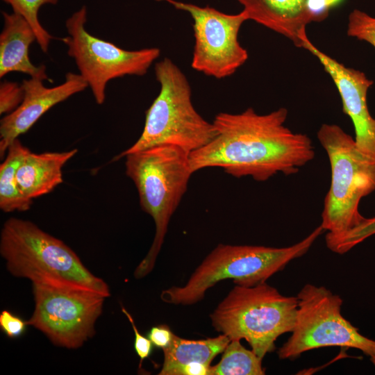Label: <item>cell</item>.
I'll use <instances>...</instances> for the list:
<instances>
[{
  "label": "cell",
  "instance_id": "6da1fadb",
  "mask_svg": "<svg viewBox=\"0 0 375 375\" xmlns=\"http://www.w3.org/2000/svg\"><path fill=\"white\" fill-rule=\"evenodd\" d=\"M288 114L285 108L263 115L252 108L237 114L218 113L212 121L217 136L190 153L193 173L221 167L232 176H251L259 182L278 173H297L315 153L307 135L285 126Z\"/></svg>",
  "mask_w": 375,
  "mask_h": 375
},
{
  "label": "cell",
  "instance_id": "7a4b0ae2",
  "mask_svg": "<svg viewBox=\"0 0 375 375\" xmlns=\"http://www.w3.org/2000/svg\"><path fill=\"white\" fill-rule=\"evenodd\" d=\"M0 254L12 276L32 283L110 295L108 285L88 270L70 247L30 221L11 217L4 222Z\"/></svg>",
  "mask_w": 375,
  "mask_h": 375
},
{
  "label": "cell",
  "instance_id": "3957f363",
  "mask_svg": "<svg viewBox=\"0 0 375 375\" xmlns=\"http://www.w3.org/2000/svg\"><path fill=\"white\" fill-rule=\"evenodd\" d=\"M190 153L172 145H159L126 154V174L134 183L142 209L153 219L156 233L134 276L142 278L153 269L172 216L188 190L193 172Z\"/></svg>",
  "mask_w": 375,
  "mask_h": 375
},
{
  "label": "cell",
  "instance_id": "277c9868",
  "mask_svg": "<svg viewBox=\"0 0 375 375\" xmlns=\"http://www.w3.org/2000/svg\"><path fill=\"white\" fill-rule=\"evenodd\" d=\"M324 231L319 226L299 242L282 248L219 244L184 285L164 290L160 298L171 304L192 305L223 280L231 279L236 285L247 287L265 283L290 261L306 253Z\"/></svg>",
  "mask_w": 375,
  "mask_h": 375
},
{
  "label": "cell",
  "instance_id": "5b68a950",
  "mask_svg": "<svg viewBox=\"0 0 375 375\" xmlns=\"http://www.w3.org/2000/svg\"><path fill=\"white\" fill-rule=\"evenodd\" d=\"M154 69L160 89L147 111L142 134L115 160L159 145L176 146L190 153L217 135L213 123L203 119L194 108L190 83L180 68L165 58L156 63Z\"/></svg>",
  "mask_w": 375,
  "mask_h": 375
},
{
  "label": "cell",
  "instance_id": "8992f818",
  "mask_svg": "<svg viewBox=\"0 0 375 375\" xmlns=\"http://www.w3.org/2000/svg\"><path fill=\"white\" fill-rule=\"evenodd\" d=\"M298 308L297 297H288L266 282L236 285L210 314L212 325L231 340L244 339L260 358L275 349V341L292 333Z\"/></svg>",
  "mask_w": 375,
  "mask_h": 375
},
{
  "label": "cell",
  "instance_id": "52a82bcc",
  "mask_svg": "<svg viewBox=\"0 0 375 375\" xmlns=\"http://www.w3.org/2000/svg\"><path fill=\"white\" fill-rule=\"evenodd\" d=\"M317 135L331 173L320 226L327 235H339L365 219L358 207L361 199L375 190V156L362 151L338 125L324 124Z\"/></svg>",
  "mask_w": 375,
  "mask_h": 375
},
{
  "label": "cell",
  "instance_id": "ba28073f",
  "mask_svg": "<svg viewBox=\"0 0 375 375\" xmlns=\"http://www.w3.org/2000/svg\"><path fill=\"white\" fill-rule=\"evenodd\" d=\"M295 326L278 356L293 360L301 353L322 347L353 348L375 356V340L359 333L341 314L342 299L323 286L306 284L297 296Z\"/></svg>",
  "mask_w": 375,
  "mask_h": 375
},
{
  "label": "cell",
  "instance_id": "9c48e42d",
  "mask_svg": "<svg viewBox=\"0 0 375 375\" xmlns=\"http://www.w3.org/2000/svg\"><path fill=\"white\" fill-rule=\"evenodd\" d=\"M86 22L87 8L83 6L66 20L68 35L62 41L90 88L96 102L103 104L110 81L126 75L144 76L160 56V50L157 47L123 49L89 33L85 28Z\"/></svg>",
  "mask_w": 375,
  "mask_h": 375
},
{
  "label": "cell",
  "instance_id": "30bf717a",
  "mask_svg": "<svg viewBox=\"0 0 375 375\" xmlns=\"http://www.w3.org/2000/svg\"><path fill=\"white\" fill-rule=\"evenodd\" d=\"M35 308L27 321L55 345L74 349L95 334L106 297L83 291L32 283Z\"/></svg>",
  "mask_w": 375,
  "mask_h": 375
},
{
  "label": "cell",
  "instance_id": "8fae6325",
  "mask_svg": "<svg viewBox=\"0 0 375 375\" xmlns=\"http://www.w3.org/2000/svg\"><path fill=\"white\" fill-rule=\"evenodd\" d=\"M156 1H165L191 16L195 41L191 66L194 70L221 79L233 75L247 60L248 52L238 40L240 29L248 20L243 10L226 14L210 6Z\"/></svg>",
  "mask_w": 375,
  "mask_h": 375
},
{
  "label": "cell",
  "instance_id": "7c38bea8",
  "mask_svg": "<svg viewBox=\"0 0 375 375\" xmlns=\"http://www.w3.org/2000/svg\"><path fill=\"white\" fill-rule=\"evenodd\" d=\"M301 48L314 55L333 81L341 97L343 112L351 119L354 140L363 151L375 156V117L367 106V92L373 81L357 69L347 67L320 51L308 38L301 37Z\"/></svg>",
  "mask_w": 375,
  "mask_h": 375
},
{
  "label": "cell",
  "instance_id": "4fadbf2b",
  "mask_svg": "<svg viewBox=\"0 0 375 375\" xmlns=\"http://www.w3.org/2000/svg\"><path fill=\"white\" fill-rule=\"evenodd\" d=\"M42 80L31 77L24 79V99L0 123V157L19 135L27 132L50 108L74 94L83 91L88 85L81 74L69 72L60 85L47 88Z\"/></svg>",
  "mask_w": 375,
  "mask_h": 375
},
{
  "label": "cell",
  "instance_id": "5bb4252c",
  "mask_svg": "<svg viewBox=\"0 0 375 375\" xmlns=\"http://www.w3.org/2000/svg\"><path fill=\"white\" fill-rule=\"evenodd\" d=\"M243 6L248 20L290 39L301 48V35L312 22L310 0H235Z\"/></svg>",
  "mask_w": 375,
  "mask_h": 375
},
{
  "label": "cell",
  "instance_id": "9a60e30c",
  "mask_svg": "<svg viewBox=\"0 0 375 375\" xmlns=\"http://www.w3.org/2000/svg\"><path fill=\"white\" fill-rule=\"evenodd\" d=\"M3 27L0 34V77L17 72L51 82L44 65H33L28 56L30 45L36 35L29 23L20 15L2 12Z\"/></svg>",
  "mask_w": 375,
  "mask_h": 375
},
{
  "label": "cell",
  "instance_id": "2e32d148",
  "mask_svg": "<svg viewBox=\"0 0 375 375\" xmlns=\"http://www.w3.org/2000/svg\"><path fill=\"white\" fill-rule=\"evenodd\" d=\"M77 151L76 149L42 153L29 151L16 173L21 192L33 200L52 192L63 182L62 169Z\"/></svg>",
  "mask_w": 375,
  "mask_h": 375
},
{
  "label": "cell",
  "instance_id": "e0dca14e",
  "mask_svg": "<svg viewBox=\"0 0 375 375\" xmlns=\"http://www.w3.org/2000/svg\"><path fill=\"white\" fill-rule=\"evenodd\" d=\"M231 340L221 334L203 340H188L174 333L170 344L163 350L164 361L160 375H172L177 368L191 362L210 365L212 360L222 353Z\"/></svg>",
  "mask_w": 375,
  "mask_h": 375
},
{
  "label": "cell",
  "instance_id": "ac0fdd59",
  "mask_svg": "<svg viewBox=\"0 0 375 375\" xmlns=\"http://www.w3.org/2000/svg\"><path fill=\"white\" fill-rule=\"evenodd\" d=\"M29 151L17 138L8 147L0 165V208L5 212L26 211L33 203L32 199L21 192L16 179L18 167Z\"/></svg>",
  "mask_w": 375,
  "mask_h": 375
},
{
  "label": "cell",
  "instance_id": "d6986e66",
  "mask_svg": "<svg viewBox=\"0 0 375 375\" xmlns=\"http://www.w3.org/2000/svg\"><path fill=\"white\" fill-rule=\"evenodd\" d=\"M262 358L242 345L240 340H231L220 361L210 367V375H264Z\"/></svg>",
  "mask_w": 375,
  "mask_h": 375
},
{
  "label": "cell",
  "instance_id": "ffe728a7",
  "mask_svg": "<svg viewBox=\"0 0 375 375\" xmlns=\"http://www.w3.org/2000/svg\"><path fill=\"white\" fill-rule=\"evenodd\" d=\"M10 5L13 12L22 16L33 28L36 42L44 53H47L52 35L42 26L38 18L40 8L45 4H56L58 0H3Z\"/></svg>",
  "mask_w": 375,
  "mask_h": 375
},
{
  "label": "cell",
  "instance_id": "44dd1931",
  "mask_svg": "<svg viewBox=\"0 0 375 375\" xmlns=\"http://www.w3.org/2000/svg\"><path fill=\"white\" fill-rule=\"evenodd\" d=\"M375 234V217L365 218L357 226L339 235H326L327 247L336 253L343 254Z\"/></svg>",
  "mask_w": 375,
  "mask_h": 375
},
{
  "label": "cell",
  "instance_id": "7402d4cb",
  "mask_svg": "<svg viewBox=\"0 0 375 375\" xmlns=\"http://www.w3.org/2000/svg\"><path fill=\"white\" fill-rule=\"evenodd\" d=\"M347 34L375 49V17L359 9L353 10L348 17Z\"/></svg>",
  "mask_w": 375,
  "mask_h": 375
},
{
  "label": "cell",
  "instance_id": "603a6c76",
  "mask_svg": "<svg viewBox=\"0 0 375 375\" xmlns=\"http://www.w3.org/2000/svg\"><path fill=\"white\" fill-rule=\"evenodd\" d=\"M24 92L22 85L4 81L0 85V113H10L22 103Z\"/></svg>",
  "mask_w": 375,
  "mask_h": 375
},
{
  "label": "cell",
  "instance_id": "cb8c5ba5",
  "mask_svg": "<svg viewBox=\"0 0 375 375\" xmlns=\"http://www.w3.org/2000/svg\"><path fill=\"white\" fill-rule=\"evenodd\" d=\"M27 321L15 315L9 310H3L0 313L1 330L10 338L22 336L26 330Z\"/></svg>",
  "mask_w": 375,
  "mask_h": 375
},
{
  "label": "cell",
  "instance_id": "d4e9b609",
  "mask_svg": "<svg viewBox=\"0 0 375 375\" xmlns=\"http://www.w3.org/2000/svg\"><path fill=\"white\" fill-rule=\"evenodd\" d=\"M122 312L128 318L133 328L135 335L134 349L137 355L140 358V367H141L144 360L147 358L151 353L153 344L148 337H145L140 333L135 324L133 317L123 306H122Z\"/></svg>",
  "mask_w": 375,
  "mask_h": 375
},
{
  "label": "cell",
  "instance_id": "484cf974",
  "mask_svg": "<svg viewBox=\"0 0 375 375\" xmlns=\"http://www.w3.org/2000/svg\"><path fill=\"white\" fill-rule=\"evenodd\" d=\"M343 0H310V9L313 22H321L328 15L329 11Z\"/></svg>",
  "mask_w": 375,
  "mask_h": 375
},
{
  "label": "cell",
  "instance_id": "4316f807",
  "mask_svg": "<svg viewBox=\"0 0 375 375\" xmlns=\"http://www.w3.org/2000/svg\"><path fill=\"white\" fill-rule=\"evenodd\" d=\"M173 335L169 327L163 324L151 327L147 337L153 346L164 349L170 344Z\"/></svg>",
  "mask_w": 375,
  "mask_h": 375
},
{
  "label": "cell",
  "instance_id": "83f0119b",
  "mask_svg": "<svg viewBox=\"0 0 375 375\" xmlns=\"http://www.w3.org/2000/svg\"><path fill=\"white\" fill-rule=\"evenodd\" d=\"M200 362H191L175 369L172 375H210V367Z\"/></svg>",
  "mask_w": 375,
  "mask_h": 375
},
{
  "label": "cell",
  "instance_id": "f1b7e54d",
  "mask_svg": "<svg viewBox=\"0 0 375 375\" xmlns=\"http://www.w3.org/2000/svg\"><path fill=\"white\" fill-rule=\"evenodd\" d=\"M370 360L372 364L375 366V356H370Z\"/></svg>",
  "mask_w": 375,
  "mask_h": 375
}]
</instances>
